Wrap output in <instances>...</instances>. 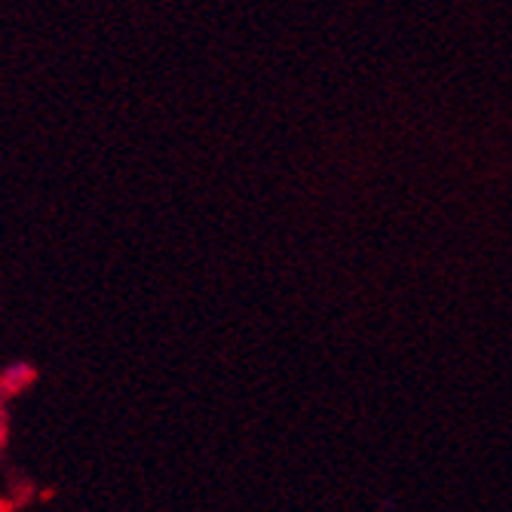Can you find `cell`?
<instances>
[{"label": "cell", "mask_w": 512, "mask_h": 512, "mask_svg": "<svg viewBox=\"0 0 512 512\" xmlns=\"http://www.w3.org/2000/svg\"><path fill=\"white\" fill-rule=\"evenodd\" d=\"M37 378H40V371L31 362H13L0 371V396H4L7 402H13L16 396L28 393L37 384Z\"/></svg>", "instance_id": "1"}, {"label": "cell", "mask_w": 512, "mask_h": 512, "mask_svg": "<svg viewBox=\"0 0 512 512\" xmlns=\"http://www.w3.org/2000/svg\"><path fill=\"white\" fill-rule=\"evenodd\" d=\"M10 445V402L0 396V457H4Z\"/></svg>", "instance_id": "2"}, {"label": "cell", "mask_w": 512, "mask_h": 512, "mask_svg": "<svg viewBox=\"0 0 512 512\" xmlns=\"http://www.w3.org/2000/svg\"><path fill=\"white\" fill-rule=\"evenodd\" d=\"M19 506H16V500H10V497H4L0 500V512H16Z\"/></svg>", "instance_id": "3"}]
</instances>
